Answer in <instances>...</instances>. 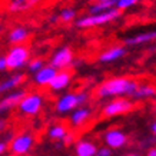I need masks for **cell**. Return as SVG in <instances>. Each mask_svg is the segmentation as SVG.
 Here are the masks:
<instances>
[{"instance_id": "6", "label": "cell", "mask_w": 156, "mask_h": 156, "mask_svg": "<svg viewBox=\"0 0 156 156\" xmlns=\"http://www.w3.org/2000/svg\"><path fill=\"white\" fill-rule=\"evenodd\" d=\"M133 106L135 105H133L132 100L126 99V98H116L115 100L105 105L103 109H102V115L105 118H115L119 115L129 113L133 109Z\"/></svg>"}, {"instance_id": "35", "label": "cell", "mask_w": 156, "mask_h": 156, "mask_svg": "<svg viewBox=\"0 0 156 156\" xmlns=\"http://www.w3.org/2000/svg\"><path fill=\"white\" fill-rule=\"evenodd\" d=\"M99 2H105V3H116L118 0H99Z\"/></svg>"}, {"instance_id": "39", "label": "cell", "mask_w": 156, "mask_h": 156, "mask_svg": "<svg viewBox=\"0 0 156 156\" xmlns=\"http://www.w3.org/2000/svg\"><path fill=\"white\" fill-rule=\"evenodd\" d=\"M155 49H156V48H155Z\"/></svg>"}, {"instance_id": "27", "label": "cell", "mask_w": 156, "mask_h": 156, "mask_svg": "<svg viewBox=\"0 0 156 156\" xmlns=\"http://www.w3.org/2000/svg\"><path fill=\"white\" fill-rule=\"evenodd\" d=\"M75 140H76L75 133H73V132H67L66 136L63 137V140H62V142H63V145H66V146H67V145H72Z\"/></svg>"}, {"instance_id": "21", "label": "cell", "mask_w": 156, "mask_h": 156, "mask_svg": "<svg viewBox=\"0 0 156 156\" xmlns=\"http://www.w3.org/2000/svg\"><path fill=\"white\" fill-rule=\"evenodd\" d=\"M156 95V87L153 85H139L135 90V93L132 98L135 99H146V98H152Z\"/></svg>"}, {"instance_id": "22", "label": "cell", "mask_w": 156, "mask_h": 156, "mask_svg": "<svg viewBox=\"0 0 156 156\" xmlns=\"http://www.w3.org/2000/svg\"><path fill=\"white\" fill-rule=\"evenodd\" d=\"M115 3H105V2H99L96 0L93 2L89 7V14H98V13H103V12H108V10L113 9Z\"/></svg>"}, {"instance_id": "28", "label": "cell", "mask_w": 156, "mask_h": 156, "mask_svg": "<svg viewBox=\"0 0 156 156\" xmlns=\"http://www.w3.org/2000/svg\"><path fill=\"white\" fill-rule=\"evenodd\" d=\"M95 156H112V149H109L108 146L98 147V152Z\"/></svg>"}, {"instance_id": "29", "label": "cell", "mask_w": 156, "mask_h": 156, "mask_svg": "<svg viewBox=\"0 0 156 156\" xmlns=\"http://www.w3.org/2000/svg\"><path fill=\"white\" fill-rule=\"evenodd\" d=\"M7 70V63H6V57L0 56V72Z\"/></svg>"}, {"instance_id": "15", "label": "cell", "mask_w": 156, "mask_h": 156, "mask_svg": "<svg viewBox=\"0 0 156 156\" xmlns=\"http://www.w3.org/2000/svg\"><path fill=\"white\" fill-rule=\"evenodd\" d=\"M125 55H126V48L116 44V46H112V48L106 49L105 52L100 53L99 62H102V63H112L115 60L122 59Z\"/></svg>"}, {"instance_id": "2", "label": "cell", "mask_w": 156, "mask_h": 156, "mask_svg": "<svg viewBox=\"0 0 156 156\" xmlns=\"http://www.w3.org/2000/svg\"><path fill=\"white\" fill-rule=\"evenodd\" d=\"M119 16H120V12L113 7V9L108 10V12H103V13L83 16L79 20H76V26L79 29L98 27V26H103V24H108L110 22H113V20L118 19Z\"/></svg>"}, {"instance_id": "23", "label": "cell", "mask_w": 156, "mask_h": 156, "mask_svg": "<svg viewBox=\"0 0 156 156\" xmlns=\"http://www.w3.org/2000/svg\"><path fill=\"white\" fill-rule=\"evenodd\" d=\"M59 16V22H63V23H70L76 19L77 16V12L73 7H65V9L60 10V13L57 14Z\"/></svg>"}, {"instance_id": "8", "label": "cell", "mask_w": 156, "mask_h": 156, "mask_svg": "<svg viewBox=\"0 0 156 156\" xmlns=\"http://www.w3.org/2000/svg\"><path fill=\"white\" fill-rule=\"evenodd\" d=\"M26 95H27V92H26L24 89L23 90L17 89V90H13V92L7 93L3 99L0 100V116H2V115L9 113L12 109L17 108L19 103H20V100L23 99Z\"/></svg>"}, {"instance_id": "34", "label": "cell", "mask_w": 156, "mask_h": 156, "mask_svg": "<svg viewBox=\"0 0 156 156\" xmlns=\"http://www.w3.org/2000/svg\"><path fill=\"white\" fill-rule=\"evenodd\" d=\"M151 130H152V133L156 136V120L153 123H152V126H151Z\"/></svg>"}, {"instance_id": "33", "label": "cell", "mask_w": 156, "mask_h": 156, "mask_svg": "<svg viewBox=\"0 0 156 156\" xmlns=\"http://www.w3.org/2000/svg\"><path fill=\"white\" fill-rule=\"evenodd\" d=\"M49 20H50L52 23H56L57 20H59V16H57V14H52V16L49 17Z\"/></svg>"}, {"instance_id": "30", "label": "cell", "mask_w": 156, "mask_h": 156, "mask_svg": "<svg viewBox=\"0 0 156 156\" xmlns=\"http://www.w3.org/2000/svg\"><path fill=\"white\" fill-rule=\"evenodd\" d=\"M7 149H9V143L3 142V140H0V155L6 153V152H7Z\"/></svg>"}, {"instance_id": "11", "label": "cell", "mask_w": 156, "mask_h": 156, "mask_svg": "<svg viewBox=\"0 0 156 156\" xmlns=\"http://www.w3.org/2000/svg\"><path fill=\"white\" fill-rule=\"evenodd\" d=\"M72 77H73V73L70 70H57L56 76L53 77V80L49 85V89L52 90L53 93H59V92L70 86Z\"/></svg>"}, {"instance_id": "1", "label": "cell", "mask_w": 156, "mask_h": 156, "mask_svg": "<svg viewBox=\"0 0 156 156\" xmlns=\"http://www.w3.org/2000/svg\"><path fill=\"white\" fill-rule=\"evenodd\" d=\"M139 86L136 80L129 77H112L108 80H103L96 89L98 98H119V96H130L135 93L136 87Z\"/></svg>"}, {"instance_id": "7", "label": "cell", "mask_w": 156, "mask_h": 156, "mask_svg": "<svg viewBox=\"0 0 156 156\" xmlns=\"http://www.w3.org/2000/svg\"><path fill=\"white\" fill-rule=\"evenodd\" d=\"M73 60H75L73 50L70 48L65 46V48L57 49L56 52L53 53L49 65L55 67L56 70H69V67L73 65Z\"/></svg>"}, {"instance_id": "20", "label": "cell", "mask_w": 156, "mask_h": 156, "mask_svg": "<svg viewBox=\"0 0 156 156\" xmlns=\"http://www.w3.org/2000/svg\"><path fill=\"white\" fill-rule=\"evenodd\" d=\"M69 132L67 128L63 125V123H56L48 129V136L52 139V140H63V137L66 136V133Z\"/></svg>"}, {"instance_id": "18", "label": "cell", "mask_w": 156, "mask_h": 156, "mask_svg": "<svg viewBox=\"0 0 156 156\" xmlns=\"http://www.w3.org/2000/svg\"><path fill=\"white\" fill-rule=\"evenodd\" d=\"M29 36H30V32H29L27 27H24V26H16V27H13L9 32L7 39L14 46V44H23L24 42H27Z\"/></svg>"}, {"instance_id": "14", "label": "cell", "mask_w": 156, "mask_h": 156, "mask_svg": "<svg viewBox=\"0 0 156 156\" xmlns=\"http://www.w3.org/2000/svg\"><path fill=\"white\" fill-rule=\"evenodd\" d=\"M24 80H26L24 73H16V75H12L10 77L5 79V80H2L0 82V95L10 93V92L16 90L20 85H23Z\"/></svg>"}, {"instance_id": "31", "label": "cell", "mask_w": 156, "mask_h": 156, "mask_svg": "<svg viewBox=\"0 0 156 156\" xmlns=\"http://www.w3.org/2000/svg\"><path fill=\"white\" fill-rule=\"evenodd\" d=\"M6 129H7V120L5 118H0V133L6 132Z\"/></svg>"}, {"instance_id": "32", "label": "cell", "mask_w": 156, "mask_h": 156, "mask_svg": "<svg viewBox=\"0 0 156 156\" xmlns=\"http://www.w3.org/2000/svg\"><path fill=\"white\" fill-rule=\"evenodd\" d=\"M146 156H156V147H151V149L147 151Z\"/></svg>"}, {"instance_id": "9", "label": "cell", "mask_w": 156, "mask_h": 156, "mask_svg": "<svg viewBox=\"0 0 156 156\" xmlns=\"http://www.w3.org/2000/svg\"><path fill=\"white\" fill-rule=\"evenodd\" d=\"M103 140L109 149H120V147L126 146L128 135L122 132L120 129H109L108 132H105Z\"/></svg>"}, {"instance_id": "19", "label": "cell", "mask_w": 156, "mask_h": 156, "mask_svg": "<svg viewBox=\"0 0 156 156\" xmlns=\"http://www.w3.org/2000/svg\"><path fill=\"white\" fill-rule=\"evenodd\" d=\"M98 152V146L96 143L86 140V139H80L77 140L75 145V153L76 156H95Z\"/></svg>"}, {"instance_id": "36", "label": "cell", "mask_w": 156, "mask_h": 156, "mask_svg": "<svg viewBox=\"0 0 156 156\" xmlns=\"http://www.w3.org/2000/svg\"><path fill=\"white\" fill-rule=\"evenodd\" d=\"M128 156H139V155H135V153H130V155H128Z\"/></svg>"}, {"instance_id": "17", "label": "cell", "mask_w": 156, "mask_h": 156, "mask_svg": "<svg viewBox=\"0 0 156 156\" xmlns=\"http://www.w3.org/2000/svg\"><path fill=\"white\" fill-rule=\"evenodd\" d=\"M155 40H156V29L155 30H149V32L135 34V36H130V37H126L125 43H126V46H140V44L155 42Z\"/></svg>"}, {"instance_id": "5", "label": "cell", "mask_w": 156, "mask_h": 156, "mask_svg": "<svg viewBox=\"0 0 156 156\" xmlns=\"http://www.w3.org/2000/svg\"><path fill=\"white\" fill-rule=\"evenodd\" d=\"M43 108V96L40 93H27L20 100L19 113L23 116H36Z\"/></svg>"}, {"instance_id": "4", "label": "cell", "mask_w": 156, "mask_h": 156, "mask_svg": "<svg viewBox=\"0 0 156 156\" xmlns=\"http://www.w3.org/2000/svg\"><path fill=\"white\" fill-rule=\"evenodd\" d=\"M36 143V137L30 132H22L12 139L9 145L10 153L13 156H26L29 152L33 149Z\"/></svg>"}, {"instance_id": "26", "label": "cell", "mask_w": 156, "mask_h": 156, "mask_svg": "<svg viewBox=\"0 0 156 156\" xmlns=\"http://www.w3.org/2000/svg\"><path fill=\"white\" fill-rule=\"evenodd\" d=\"M76 96H77V103H79V108L83 106V105L89 100V93H87L86 90H82V92H79V93H76Z\"/></svg>"}, {"instance_id": "3", "label": "cell", "mask_w": 156, "mask_h": 156, "mask_svg": "<svg viewBox=\"0 0 156 156\" xmlns=\"http://www.w3.org/2000/svg\"><path fill=\"white\" fill-rule=\"evenodd\" d=\"M5 57L9 70H19L22 67L27 66L30 60V50L26 44H14L9 49Z\"/></svg>"}, {"instance_id": "24", "label": "cell", "mask_w": 156, "mask_h": 156, "mask_svg": "<svg viewBox=\"0 0 156 156\" xmlns=\"http://www.w3.org/2000/svg\"><path fill=\"white\" fill-rule=\"evenodd\" d=\"M44 66V60H43L42 57H34V59H30L27 63V70L30 72V73H36V72H39L42 67Z\"/></svg>"}, {"instance_id": "37", "label": "cell", "mask_w": 156, "mask_h": 156, "mask_svg": "<svg viewBox=\"0 0 156 156\" xmlns=\"http://www.w3.org/2000/svg\"><path fill=\"white\" fill-rule=\"evenodd\" d=\"M0 29H2V20H0Z\"/></svg>"}, {"instance_id": "38", "label": "cell", "mask_w": 156, "mask_h": 156, "mask_svg": "<svg viewBox=\"0 0 156 156\" xmlns=\"http://www.w3.org/2000/svg\"><path fill=\"white\" fill-rule=\"evenodd\" d=\"M90 2H96V0H90Z\"/></svg>"}, {"instance_id": "16", "label": "cell", "mask_w": 156, "mask_h": 156, "mask_svg": "<svg viewBox=\"0 0 156 156\" xmlns=\"http://www.w3.org/2000/svg\"><path fill=\"white\" fill-rule=\"evenodd\" d=\"M42 0H9L7 10L10 13H24L37 6Z\"/></svg>"}, {"instance_id": "13", "label": "cell", "mask_w": 156, "mask_h": 156, "mask_svg": "<svg viewBox=\"0 0 156 156\" xmlns=\"http://www.w3.org/2000/svg\"><path fill=\"white\" fill-rule=\"evenodd\" d=\"M92 118V109L87 106H80L70 113V125L73 128H82Z\"/></svg>"}, {"instance_id": "12", "label": "cell", "mask_w": 156, "mask_h": 156, "mask_svg": "<svg viewBox=\"0 0 156 156\" xmlns=\"http://www.w3.org/2000/svg\"><path fill=\"white\" fill-rule=\"evenodd\" d=\"M57 70L55 67H52L50 65H44V66L40 69L39 72H36L33 75V82L40 87H44V86H49L50 82L53 80V77L56 76Z\"/></svg>"}, {"instance_id": "25", "label": "cell", "mask_w": 156, "mask_h": 156, "mask_svg": "<svg viewBox=\"0 0 156 156\" xmlns=\"http://www.w3.org/2000/svg\"><path fill=\"white\" fill-rule=\"evenodd\" d=\"M140 0H118L116 3H115V9H118L120 13L125 12V10L130 9L133 6H136Z\"/></svg>"}, {"instance_id": "10", "label": "cell", "mask_w": 156, "mask_h": 156, "mask_svg": "<svg viewBox=\"0 0 156 156\" xmlns=\"http://www.w3.org/2000/svg\"><path fill=\"white\" fill-rule=\"evenodd\" d=\"M79 108V103H77V96L76 93H65L62 95L59 99L56 100V105H55V109H56L57 113L60 115H65V113H69V112H73L75 109Z\"/></svg>"}]
</instances>
